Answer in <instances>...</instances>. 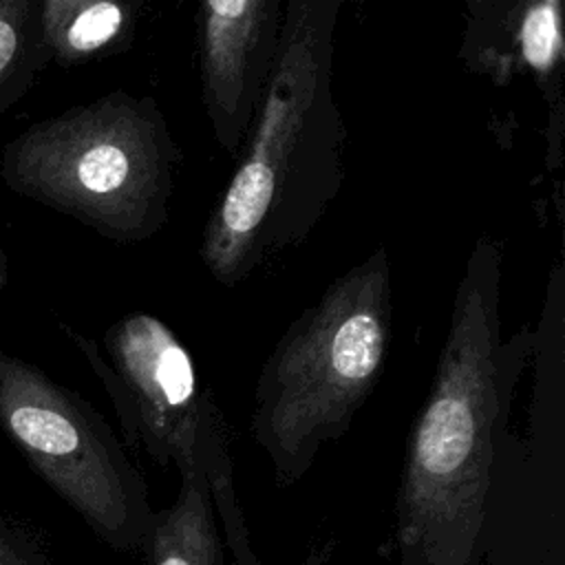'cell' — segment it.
<instances>
[{"mask_svg":"<svg viewBox=\"0 0 565 565\" xmlns=\"http://www.w3.org/2000/svg\"><path fill=\"white\" fill-rule=\"evenodd\" d=\"M393 327L386 247L333 278L278 338L254 391L252 437L287 488L353 424L384 369Z\"/></svg>","mask_w":565,"mask_h":565,"instance_id":"3","label":"cell"},{"mask_svg":"<svg viewBox=\"0 0 565 565\" xmlns=\"http://www.w3.org/2000/svg\"><path fill=\"white\" fill-rule=\"evenodd\" d=\"M137 24V4L117 0H40L42 40L62 68L119 53Z\"/></svg>","mask_w":565,"mask_h":565,"instance_id":"10","label":"cell"},{"mask_svg":"<svg viewBox=\"0 0 565 565\" xmlns=\"http://www.w3.org/2000/svg\"><path fill=\"white\" fill-rule=\"evenodd\" d=\"M300 565H335V563L329 558V554H327L324 550H311V552L300 561Z\"/></svg>","mask_w":565,"mask_h":565,"instance_id":"13","label":"cell"},{"mask_svg":"<svg viewBox=\"0 0 565 565\" xmlns=\"http://www.w3.org/2000/svg\"><path fill=\"white\" fill-rule=\"evenodd\" d=\"M280 0H203L196 9L201 97L216 143L238 154L263 99L282 24Z\"/></svg>","mask_w":565,"mask_h":565,"instance_id":"7","label":"cell"},{"mask_svg":"<svg viewBox=\"0 0 565 565\" xmlns=\"http://www.w3.org/2000/svg\"><path fill=\"white\" fill-rule=\"evenodd\" d=\"M0 565H55L42 536L4 510H0Z\"/></svg>","mask_w":565,"mask_h":565,"instance_id":"12","label":"cell"},{"mask_svg":"<svg viewBox=\"0 0 565 565\" xmlns=\"http://www.w3.org/2000/svg\"><path fill=\"white\" fill-rule=\"evenodd\" d=\"M501 245L479 238L452 300L430 393L395 501L397 565H479L499 492V455L530 331L501 333Z\"/></svg>","mask_w":565,"mask_h":565,"instance_id":"1","label":"cell"},{"mask_svg":"<svg viewBox=\"0 0 565 565\" xmlns=\"http://www.w3.org/2000/svg\"><path fill=\"white\" fill-rule=\"evenodd\" d=\"M60 329L104 384L126 444L161 468L199 459L205 435L225 424L192 353L161 318L135 311L113 322L104 333L106 358L73 327L60 322Z\"/></svg>","mask_w":565,"mask_h":565,"instance_id":"6","label":"cell"},{"mask_svg":"<svg viewBox=\"0 0 565 565\" xmlns=\"http://www.w3.org/2000/svg\"><path fill=\"white\" fill-rule=\"evenodd\" d=\"M461 60L475 73L505 84L516 73H532L550 102V166L561 159L563 137V4L532 0L512 4L470 2Z\"/></svg>","mask_w":565,"mask_h":565,"instance_id":"8","label":"cell"},{"mask_svg":"<svg viewBox=\"0 0 565 565\" xmlns=\"http://www.w3.org/2000/svg\"><path fill=\"white\" fill-rule=\"evenodd\" d=\"M179 159L159 104L117 88L7 141L0 179L99 236L139 243L168 221Z\"/></svg>","mask_w":565,"mask_h":565,"instance_id":"4","label":"cell"},{"mask_svg":"<svg viewBox=\"0 0 565 565\" xmlns=\"http://www.w3.org/2000/svg\"><path fill=\"white\" fill-rule=\"evenodd\" d=\"M177 499L154 510L143 543L148 565H232L201 461L179 468Z\"/></svg>","mask_w":565,"mask_h":565,"instance_id":"9","label":"cell"},{"mask_svg":"<svg viewBox=\"0 0 565 565\" xmlns=\"http://www.w3.org/2000/svg\"><path fill=\"white\" fill-rule=\"evenodd\" d=\"M49 64L40 0H0V113L13 108Z\"/></svg>","mask_w":565,"mask_h":565,"instance_id":"11","label":"cell"},{"mask_svg":"<svg viewBox=\"0 0 565 565\" xmlns=\"http://www.w3.org/2000/svg\"><path fill=\"white\" fill-rule=\"evenodd\" d=\"M7 282H9V256H7V252L0 247V296H2L4 287H7Z\"/></svg>","mask_w":565,"mask_h":565,"instance_id":"14","label":"cell"},{"mask_svg":"<svg viewBox=\"0 0 565 565\" xmlns=\"http://www.w3.org/2000/svg\"><path fill=\"white\" fill-rule=\"evenodd\" d=\"M340 7L342 0L282 7L263 99L201 236V260L225 287L300 245L342 188L347 128L333 95Z\"/></svg>","mask_w":565,"mask_h":565,"instance_id":"2","label":"cell"},{"mask_svg":"<svg viewBox=\"0 0 565 565\" xmlns=\"http://www.w3.org/2000/svg\"><path fill=\"white\" fill-rule=\"evenodd\" d=\"M0 428L102 543L117 552L143 550L154 510L113 428L79 393L4 349Z\"/></svg>","mask_w":565,"mask_h":565,"instance_id":"5","label":"cell"}]
</instances>
